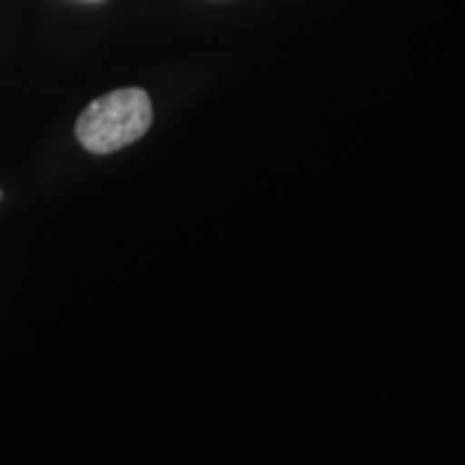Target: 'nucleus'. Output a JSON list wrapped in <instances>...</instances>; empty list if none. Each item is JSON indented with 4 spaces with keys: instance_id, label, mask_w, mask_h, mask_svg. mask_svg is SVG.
Wrapping results in <instances>:
<instances>
[{
    "instance_id": "nucleus-1",
    "label": "nucleus",
    "mask_w": 465,
    "mask_h": 465,
    "mask_svg": "<svg viewBox=\"0 0 465 465\" xmlns=\"http://www.w3.org/2000/svg\"><path fill=\"white\" fill-rule=\"evenodd\" d=\"M153 124V104L143 88H119L85 106L75 122V137L88 153L109 155L133 145Z\"/></svg>"
}]
</instances>
